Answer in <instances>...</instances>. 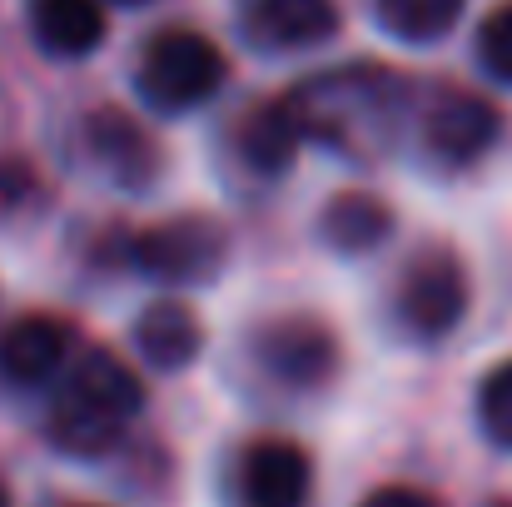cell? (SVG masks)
I'll return each instance as SVG.
<instances>
[{"label":"cell","instance_id":"1","mask_svg":"<svg viewBox=\"0 0 512 507\" xmlns=\"http://www.w3.org/2000/svg\"><path fill=\"white\" fill-rule=\"evenodd\" d=\"M403 105H408V90H403L398 70L368 65V60L324 70L284 95V110L294 115L304 145L309 140L334 145L348 160H368V155L388 150Z\"/></svg>","mask_w":512,"mask_h":507},{"label":"cell","instance_id":"2","mask_svg":"<svg viewBox=\"0 0 512 507\" xmlns=\"http://www.w3.org/2000/svg\"><path fill=\"white\" fill-rule=\"evenodd\" d=\"M145 408V388L135 378V368L110 353V348H90L80 353L50 403V443L70 458H100L110 453L125 428L140 418Z\"/></svg>","mask_w":512,"mask_h":507},{"label":"cell","instance_id":"3","mask_svg":"<svg viewBox=\"0 0 512 507\" xmlns=\"http://www.w3.org/2000/svg\"><path fill=\"white\" fill-rule=\"evenodd\" d=\"M229 75V60L224 50L199 35V30H160L145 50H140V70H135V85H140V100L160 115H184V110H199L219 95Z\"/></svg>","mask_w":512,"mask_h":507},{"label":"cell","instance_id":"4","mask_svg":"<svg viewBox=\"0 0 512 507\" xmlns=\"http://www.w3.org/2000/svg\"><path fill=\"white\" fill-rule=\"evenodd\" d=\"M393 314L403 324V334L418 343H438L448 338L463 314H468V269L453 249H423L408 259L398 294H393Z\"/></svg>","mask_w":512,"mask_h":507},{"label":"cell","instance_id":"5","mask_svg":"<svg viewBox=\"0 0 512 507\" xmlns=\"http://www.w3.org/2000/svg\"><path fill=\"white\" fill-rule=\"evenodd\" d=\"M229 259V234L209 214H174L130 244V264L160 284H209Z\"/></svg>","mask_w":512,"mask_h":507},{"label":"cell","instance_id":"6","mask_svg":"<svg viewBox=\"0 0 512 507\" xmlns=\"http://www.w3.org/2000/svg\"><path fill=\"white\" fill-rule=\"evenodd\" d=\"M503 135V115L493 100L473 95V90H433L418 120V140L428 150V160L438 169H468L478 165Z\"/></svg>","mask_w":512,"mask_h":507},{"label":"cell","instance_id":"7","mask_svg":"<svg viewBox=\"0 0 512 507\" xmlns=\"http://www.w3.org/2000/svg\"><path fill=\"white\" fill-rule=\"evenodd\" d=\"M254 358L274 383L319 388L339 368V338L329 324H319L309 314H289V319H274L254 334Z\"/></svg>","mask_w":512,"mask_h":507},{"label":"cell","instance_id":"8","mask_svg":"<svg viewBox=\"0 0 512 507\" xmlns=\"http://www.w3.org/2000/svg\"><path fill=\"white\" fill-rule=\"evenodd\" d=\"M314 493V463L289 438H254L234 463L239 507H304Z\"/></svg>","mask_w":512,"mask_h":507},{"label":"cell","instance_id":"9","mask_svg":"<svg viewBox=\"0 0 512 507\" xmlns=\"http://www.w3.org/2000/svg\"><path fill=\"white\" fill-rule=\"evenodd\" d=\"M339 0H244L239 30L254 50L289 55V50H314L339 35Z\"/></svg>","mask_w":512,"mask_h":507},{"label":"cell","instance_id":"10","mask_svg":"<svg viewBox=\"0 0 512 507\" xmlns=\"http://www.w3.org/2000/svg\"><path fill=\"white\" fill-rule=\"evenodd\" d=\"M70 324L55 314H20L0 329V378L15 388H40L50 383L65 358H70Z\"/></svg>","mask_w":512,"mask_h":507},{"label":"cell","instance_id":"11","mask_svg":"<svg viewBox=\"0 0 512 507\" xmlns=\"http://www.w3.org/2000/svg\"><path fill=\"white\" fill-rule=\"evenodd\" d=\"M85 150L105 179H115L120 189H145L160 174V150L145 135L140 120H130L125 110H95L85 120Z\"/></svg>","mask_w":512,"mask_h":507},{"label":"cell","instance_id":"12","mask_svg":"<svg viewBox=\"0 0 512 507\" xmlns=\"http://www.w3.org/2000/svg\"><path fill=\"white\" fill-rule=\"evenodd\" d=\"M30 35L45 55L80 60L105 40V5L100 0H30Z\"/></svg>","mask_w":512,"mask_h":507},{"label":"cell","instance_id":"13","mask_svg":"<svg viewBox=\"0 0 512 507\" xmlns=\"http://www.w3.org/2000/svg\"><path fill=\"white\" fill-rule=\"evenodd\" d=\"M135 348H140V358H145L150 368L179 373V368H189V363L199 358L204 329H199V319H194L189 304L160 299V304H150V309L140 314V324H135Z\"/></svg>","mask_w":512,"mask_h":507},{"label":"cell","instance_id":"14","mask_svg":"<svg viewBox=\"0 0 512 507\" xmlns=\"http://www.w3.org/2000/svg\"><path fill=\"white\" fill-rule=\"evenodd\" d=\"M299 145H304V135H299L294 115L284 110V95L254 105V110L239 120V135H234L239 160L254 169V174H284V169L294 165Z\"/></svg>","mask_w":512,"mask_h":507},{"label":"cell","instance_id":"15","mask_svg":"<svg viewBox=\"0 0 512 507\" xmlns=\"http://www.w3.org/2000/svg\"><path fill=\"white\" fill-rule=\"evenodd\" d=\"M319 229H324V244L329 249H339V254H368V249H378L393 234V214H388L383 199L348 189V194H339L319 214Z\"/></svg>","mask_w":512,"mask_h":507},{"label":"cell","instance_id":"16","mask_svg":"<svg viewBox=\"0 0 512 507\" xmlns=\"http://www.w3.org/2000/svg\"><path fill=\"white\" fill-rule=\"evenodd\" d=\"M468 0H373V15L378 25L393 35V40H408V45H433L443 40L458 15H463Z\"/></svg>","mask_w":512,"mask_h":507},{"label":"cell","instance_id":"17","mask_svg":"<svg viewBox=\"0 0 512 507\" xmlns=\"http://www.w3.org/2000/svg\"><path fill=\"white\" fill-rule=\"evenodd\" d=\"M478 423L498 448H512V358L478 383Z\"/></svg>","mask_w":512,"mask_h":507},{"label":"cell","instance_id":"18","mask_svg":"<svg viewBox=\"0 0 512 507\" xmlns=\"http://www.w3.org/2000/svg\"><path fill=\"white\" fill-rule=\"evenodd\" d=\"M478 60L493 80H508L512 85V0L498 5L483 25H478Z\"/></svg>","mask_w":512,"mask_h":507},{"label":"cell","instance_id":"19","mask_svg":"<svg viewBox=\"0 0 512 507\" xmlns=\"http://www.w3.org/2000/svg\"><path fill=\"white\" fill-rule=\"evenodd\" d=\"M358 507H438L428 493H418V488H378V493H368Z\"/></svg>","mask_w":512,"mask_h":507},{"label":"cell","instance_id":"20","mask_svg":"<svg viewBox=\"0 0 512 507\" xmlns=\"http://www.w3.org/2000/svg\"><path fill=\"white\" fill-rule=\"evenodd\" d=\"M0 507H10V493H5V483H0Z\"/></svg>","mask_w":512,"mask_h":507},{"label":"cell","instance_id":"21","mask_svg":"<svg viewBox=\"0 0 512 507\" xmlns=\"http://www.w3.org/2000/svg\"><path fill=\"white\" fill-rule=\"evenodd\" d=\"M115 5H145V0H115Z\"/></svg>","mask_w":512,"mask_h":507},{"label":"cell","instance_id":"22","mask_svg":"<svg viewBox=\"0 0 512 507\" xmlns=\"http://www.w3.org/2000/svg\"><path fill=\"white\" fill-rule=\"evenodd\" d=\"M80 507H85V503H80Z\"/></svg>","mask_w":512,"mask_h":507}]
</instances>
